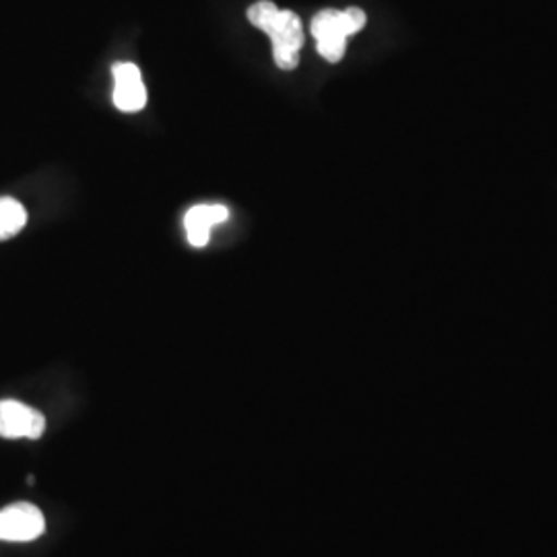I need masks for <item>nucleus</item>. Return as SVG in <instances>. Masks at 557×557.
Masks as SVG:
<instances>
[{
	"instance_id": "obj_1",
	"label": "nucleus",
	"mask_w": 557,
	"mask_h": 557,
	"mask_svg": "<svg viewBox=\"0 0 557 557\" xmlns=\"http://www.w3.org/2000/svg\"><path fill=\"white\" fill-rule=\"evenodd\" d=\"M248 21L271 38L278 69L294 71L304 46V29L298 15L294 11H281L269 0H260L248 9Z\"/></svg>"
},
{
	"instance_id": "obj_2",
	"label": "nucleus",
	"mask_w": 557,
	"mask_h": 557,
	"mask_svg": "<svg viewBox=\"0 0 557 557\" xmlns=\"http://www.w3.org/2000/svg\"><path fill=\"white\" fill-rule=\"evenodd\" d=\"M366 25V13L351 7L345 11L324 9L312 20V36L317 40L319 54L329 62H338L345 57L347 38L358 34Z\"/></svg>"
},
{
	"instance_id": "obj_3",
	"label": "nucleus",
	"mask_w": 557,
	"mask_h": 557,
	"mask_svg": "<svg viewBox=\"0 0 557 557\" xmlns=\"http://www.w3.org/2000/svg\"><path fill=\"white\" fill-rule=\"evenodd\" d=\"M46 531V518L40 508L27 502L13 504L0 510V541L27 543L41 537Z\"/></svg>"
},
{
	"instance_id": "obj_4",
	"label": "nucleus",
	"mask_w": 557,
	"mask_h": 557,
	"mask_svg": "<svg viewBox=\"0 0 557 557\" xmlns=\"http://www.w3.org/2000/svg\"><path fill=\"white\" fill-rule=\"evenodd\" d=\"M46 432V418L20 400H0V438L38 440Z\"/></svg>"
},
{
	"instance_id": "obj_5",
	"label": "nucleus",
	"mask_w": 557,
	"mask_h": 557,
	"mask_svg": "<svg viewBox=\"0 0 557 557\" xmlns=\"http://www.w3.org/2000/svg\"><path fill=\"white\" fill-rule=\"evenodd\" d=\"M114 75V103L120 112H140L147 103V89L139 66L133 62H119L112 69Z\"/></svg>"
},
{
	"instance_id": "obj_6",
	"label": "nucleus",
	"mask_w": 557,
	"mask_h": 557,
	"mask_svg": "<svg viewBox=\"0 0 557 557\" xmlns=\"http://www.w3.org/2000/svg\"><path fill=\"white\" fill-rule=\"evenodd\" d=\"M227 207L223 205H197L193 207L186 218H184V227L188 234V242L197 248H202L209 244L211 230L227 221Z\"/></svg>"
},
{
	"instance_id": "obj_7",
	"label": "nucleus",
	"mask_w": 557,
	"mask_h": 557,
	"mask_svg": "<svg viewBox=\"0 0 557 557\" xmlns=\"http://www.w3.org/2000/svg\"><path fill=\"white\" fill-rule=\"evenodd\" d=\"M27 223V211L20 200L0 199V242L17 236Z\"/></svg>"
}]
</instances>
